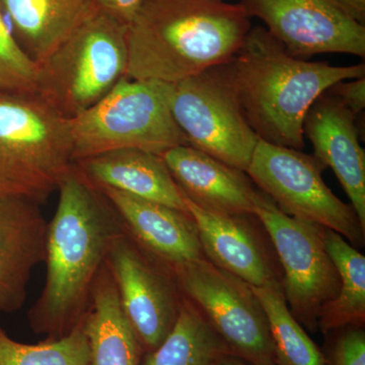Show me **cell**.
Here are the masks:
<instances>
[{
    "instance_id": "cell-5",
    "label": "cell",
    "mask_w": 365,
    "mask_h": 365,
    "mask_svg": "<svg viewBox=\"0 0 365 365\" xmlns=\"http://www.w3.org/2000/svg\"><path fill=\"white\" fill-rule=\"evenodd\" d=\"M39 67L37 95L73 119L126 78L128 26L98 9Z\"/></svg>"
},
{
    "instance_id": "cell-2",
    "label": "cell",
    "mask_w": 365,
    "mask_h": 365,
    "mask_svg": "<svg viewBox=\"0 0 365 365\" xmlns=\"http://www.w3.org/2000/svg\"><path fill=\"white\" fill-rule=\"evenodd\" d=\"M251 28L241 2L143 0L128 26L126 78L179 83L232 59Z\"/></svg>"
},
{
    "instance_id": "cell-14",
    "label": "cell",
    "mask_w": 365,
    "mask_h": 365,
    "mask_svg": "<svg viewBox=\"0 0 365 365\" xmlns=\"http://www.w3.org/2000/svg\"><path fill=\"white\" fill-rule=\"evenodd\" d=\"M100 191L116 211L126 234L168 269L205 259L190 213L114 189Z\"/></svg>"
},
{
    "instance_id": "cell-26",
    "label": "cell",
    "mask_w": 365,
    "mask_h": 365,
    "mask_svg": "<svg viewBox=\"0 0 365 365\" xmlns=\"http://www.w3.org/2000/svg\"><path fill=\"white\" fill-rule=\"evenodd\" d=\"M364 326H348L331 331L323 353L325 365H365Z\"/></svg>"
},
{
    "instance_id": "cell-20",
    "label": "cell",
    "mask_w": 365,
    "mask_h": 365,
    "mask_svg": "<svg viewBox=\"0 0 365 365\" xmlns=\"http://www.w3.org/2000/svg\"><path fill=\"white\" fill-rule=\"evenodd\" d=\"M83 325L90 347L88 365H141L143 347L122 311L106 263L96 278Z\"/></svg>"
},
{
    "instance_id": "cell-25",
    "label": "cell",
    "mask_w": 365,
    "mask_h": 365,
    "mask_svg": "<svg viewBox=\"0 0 365 365\" xmlns=\"http://www.w3.org/2000/svg\"><path fill=\"white\" fill-rule=\"evenodd\" d=\"M40 67L9 30L0 6V93L37 95Z\"/></svg>"
},
{
    "instance_id": "cell-9",
    "label": "cell",
    "mask_w": 365,
    "mask_h": 365,
    "mask_svg": "<svg viewBox=\"0 0 365 365\" xmlns=\"http://www.w3.org/2000/svg\"><path fill=\"white\" fill-rule=\"evenodd\" d=\"M169 270L232 356L250 365H275L267 317L253 288L206 259Z\"/></svg>"
},
{
    "instance_id": "cell-18",
    "label": "cell",
    "mask_w": 365,
    "mask_h": 365,
    "mask_svg": "<svg viewBox=\"0 0 365 365\" xmlns=\"http://www.w3.org/2000/svg\"><path fill=\"white\" fill-rule=\"evenodd\" d=\"M79 175L100 189H114L189 213L184 196L162 155L125 148L73 163Z\"/></svg>"
},
{
    "instance_id": "cell-8",
    "label": "cell",
    "mask_w": 365,
    "mask_h": 365,
    "mask_svg": "<svg viewBox=\"0 0 365 365\" xmlns=\"http://www.w3.org/2000/svg\"><path fill=\"white\" fill-rule=\"evenodd\" d=\"M225 63L173 83L170 111L188 145L246 172L259 137L247 121Z\"/></svg>"
},
{
    "instance_id": "cell-3",
    "label": "cell",
    "mask_w": 365,
    "mask_h": 365,
    "mask_svg": "<svg viewBox=\"0 0 365 365\" xmlns=\"http://www.w3.org/2000/svg\"><path fill=\"white\" fill-rule=\"evenodd\" d=\"M247 121L262 140L300 150L307 112L340 81L364 78V63L333 66L297 58L261 26L250 29L227 62Z\"/></svg>"
},
{
    "instance_id": "cell-17",
    "label": "cell",
    "mask_w": 365,
    "mask_h": 365,
    "mask_svg": "<svg viewBox=\"0 0 365 365\" xmlns=\"http://www.w3.org/2000/svg\"><path fill=\"white\" fill-rule=\"evenodd\" d=\"M184 198L222 215H254L257 190L246 172L188 144L162 155Z\"/></svg>"
},
{
    "instance_id": "cell-13",
    "label": "cell",
    "mask_w": 365,
    "mask_h": 365,
    "mask_svg": "<svg viewBox=\"0 0 365 365\" xmlns=\"http://www.w3.org/2000/svg\"><path fill=\"white\" fill-rule=\"evenodd\" d=\"M185 199L206 260L256 288L283 287L282 276L252 215H222Z\"/></svg>"
},
{
    "instance_id": "cell-24",
    "label": "cell",
    "mask_w": 365,
    "mask_h": 365,
    "mask_svg": "<svg viewBox=\"0 0 365 365\" xmlns=\"http://www.w3.org/2000/svg\"><path fill=\"white\" fill-rule=\"evenodd\" d=\"M90 347L83 321L71 333L37 344L14 340L0 327V365H88Z\"/></svg>"
},
{
    "instance_id": "cell-30",
    "label": "cell",
    "mask_w": 365,
    "mask_h": 365,
    "mask_svg": "<svg viewBox=\"0 0 365 365\" xmlns=\"http://www.w3.org/2000/svg\"><path fill=\"white\" fill-rule=\"evenodd\" d=\"M220 365H250L248 364H246V362L242 361L241 359H237V357L228 356L227 359H225L223 360L222 364Z\"/></svg>"
},
{
    "instance_id": "cell-1",
    "label": "cell",
    "mask_w": 365,
    "mask_h": 365,
    "mask_svg": "<svg viewBox=\"0 0 365 365\" xmlns=\"http://www.w3.org/2000/svg\"><path fill=\"white\" fill-rule=\"evenodd\" d=\"M46 237V280L28 314L33 332L56 340L85 318L96 278L123 225L104 194L72 167Z\"/></svg>"
},
{
    "instance_id": "cell-28",
    "label": "cell",
    "mask_w": 365,
    "mask_h": 365,
    "mask_svg": "<svg viewBox=\"0 0 365 365\" xmlns=\"http://www.w3.org/2000/svg\"><path fill=\"white\" fill-rule=\"evenodd\" d=\"M98 9L129 26L134 20L143 0H95Z\"/></svg>"
},
{
    "instance_id": "cell-27",
    "label": "cell",
    "mask_w": 365,
    "mask_h": 365,
    "mask_svg": "<svg viewBox=\"0 0 365 365\" xmlns=\"http://www.w3.org/2000/svg\"><path fill=\"white\" fill-rule=\"evenodd\" d=\"M329 93L340 101L350 112L356 116L365 107V76L348 79L334 85Z\"/></svg>"
},
{
    "instance_id": "cell-22",
    "label": "cell",
    "mask_w": 365,
    "mask_h": 365,
    "mask_svg": "<svg viewBox=\"0 0 365 365\" xmlns=\"http://www.w3.org/2000/svg\"><path fill=\"white\" fill-rule=\"evenodd\" d=\"M324 242L340 278L335 299L322 309L318 329L324 334L365 322V258L342 235L325 228Z\"/></svg>"
},
{
    "instance_id": "cell-4",
    "label": "cell",
    "mask_w": 365,
    "mask_h": 365,
    "mask_svg": "<svg viewBox=\"0 0 365 365\" xmlns=\"http://www.w3.org/2000/svg\"><path fill=\"white\" fill-rule=\"evenodd\" d=\"M71 120L39 95L0 93V195L42 205L73 167Z\"/></svg>"
},
{
    "instance_id": "cell-19",
    "label": "cell",
    "mask_w": 365,
    "mask_h": 365,
    "mask_svg": "<svg viewBox=\"0 0 365 365\" xmlns=\"http://www.w3.org/2000/svg\"><path fill=\"white\" fill-rule=\"evenodd\" d=\"M16 39L38 64L98 11L95 0H0Z\"/></svg>"
},
{
    "instance_id": "cell-10",
    "label": "cell",
    "mask_w": 365,
    "mask_h": 365,
    "mask_svg": "<svg viewBox=\"0 0 365 365\" xmlns=\"http://www.w3.org/2000/svg\"><path fill=\"white\" fill-rule=\"evenodd\" d=\"M255 217L272 242L283 270V292L295 319L314 333L322 309L335 299L340 278L324 242L325 227L285 215L257 190Z\"/></svg>"
},
{
    "instance_id": "cell-7",
    "label": "cell",
    "mask_w": 365,
    "mask_h": 365,
    "mask_svg": "<svg viewBox=\"0 0 365 365\" xmlns=\"http://www.w3.org/2000/svg\"><path fill=\"white\" fill-rule=\"evenodd\" d=\"M325 169L314 155L259 138L246 174L285 215L332 230L353 247L364 246L365 228L354 208L327 186Z\"/></svg>"
},
{
    "instance_id": "cell-16",
    "label": "cell",
    "mask_w": 365,
    "mask_h": 365,
    "mask_svg": "<svg viewBox=\"0 0 365 365\" xmlns=\"http://www.w3.org/2000/svg\"><path fill=\"white\" fill-rule=\"evenodd\" d=\"M304 134L313 144L314 157L339 180L365 228V153L355 115L326 91L307 112Z\"/></svg>"
},
{
    "instance_id": "cell-6",
    "label": "cell",
    "mask_w": 365,
    "mask_h": 365,
    "mask_svg": "<svg viewBox=\"0 0 365 365\" xmlns=\"http://www.w3.org/2000/svg\"><path fill=\"white\" fill-rule=\"evenodd\" d=\"M170 83L125 78L104 98L71 120L73 163L136 148L162 155L187 143L172 111Z\"/></svg>"
},
{
    "instance_id": "cell-21",
    "label": "cell",
    "mask_w": 365,
    "mask_h": 365,
    "mask_svg": "<svg viewBox=\"0 0 365 365\" xmlns=\"http://www.w3.org/2000/svg\"><path fill=\"white\" fill-rule=\"evenodd\" d=\"M230 355L203 314L182 295L172 331L155 349L143 353L141 365H220Z\"/></svg>"
},
{
    "instance_id": "cell-11",
    "label": "cell",
    "mask_w": 365,
    "mask_h": 365,
    "mask_svg": "<svg viewBox=\"0 0 365 365\" xmlns=\"http://www.w3.org/2000/svg\"><path fill=\"white\" fill-rule=\"evenodd\" d=\"M122 311L143 352L155 349L176 323L182 294L169 269L122 232L107 260Z\"/></svg>"
},
{
    "instance_id": "cell-29",
    "label": "cell",
    "mask_w": 365,
    "mask_h": 365,
    "mask_svg": "<svg viewBox=\"0 0 365 365\" xmlns=\"http://www.w3.org/2000/svg\"><path fill=\"white\" fill-rule=\"evenodd\" d=\"M352 18L364 24L365 0H336Z\"/></svg>"
},
{
    "instance_id": "cell-23",
    "label": "cell",
    "mask_w": 365,
    "mask_h": 365,
    "mask_svg": "<svg viewBox=\"0 0 365 365\" xmlns=\"http://www.w3.org/2000/svg\"><path fill=\"white\" fill-rule=\"evenodd\" d=\"M252 288L267 317L275 365H325L322 350L290 313L283 287Z\"/></svg>"
},
{
    "instance_id": "cell-12",
    "label": "cell",
    "mask_w": 365,
    "mask_h": 365,
    "mask_svg": "<svg viewBox=\"0 0 365 365\" xmlns=\"http://www.w3.org/2000/svg\"><path fill=\"white\" fill-rule=\"evenodd\" d=\"M241 4L297 58L324 53L365 56L364 24L336 0H241Z\"/></svg>"
},
{
    "instance_id": "cell-15",
    "label": "cell",
    "mask_w": 365,
    "mask_h": 365,
    "mask_svg": "<svg viewBox=\"0 0 365 365\" xmlns=\"http://www.w3.org/2000/svg\"><path fill=\"white\" fill-rule=\"evenodd\" d=\"M40 206L0 195V313L20 311L34 269L45 261L48 222Z\"/></svg>"
}]
</instances>
